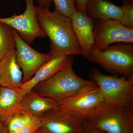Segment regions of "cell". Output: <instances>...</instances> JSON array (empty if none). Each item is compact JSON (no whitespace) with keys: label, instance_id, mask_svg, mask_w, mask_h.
I'll use <instances>...</instances> for the list:
<instances>
[{"label":"cell","instance_id":"obj_1","mask_svg":"<svg viewBox=\"0 0 133 133\" xmlns=\"http://www.w3.org/2000/svg\"><path fill=\"white\" fill-rule=\"evenodd\" d=\"M39 25L50 40L49 54L53 58L60 55H83L72 29L70 18L55 9L35 6Z\"/></svg>","mask_w":133,"mask_h":133},{"label":"cell","instance_id":"obj_2","mask_svg":"<svg viewBox=\"0 0 133 133\" xmlns=\"http://www.w3.org/2000/svg\"><path fill=\"white\" fill-rule=\"evenodd\" d=\"M74 61L73 55L69 56L61 70L38 83L32 90L42 97L58 100L98 87L95 82L81 78L75 73L72 68Z\"/></svg>","mask_w":133,"mask_h":133},{"label":"cell","instance_id":"obj_3","mask_svg":"<svg viewBox=\"0 0 133 133\" xmlns=\"http://www.w3.org/2000/svg\"><path fill=\"white\" fill-rule=\"evenodd\" d=\"M103 70L116 76H133V44L116 43L99 50L96 49L87 57Z\"/></svg>","mask_w":133,"mask_h":133},{"label":"cell","instance_id":"obj_4","mask_svg":"<svg viewBox=\"0 0 133 133\" xmlns=\"http://www.w3.org/2000/svg\"><path fill=\"white\" fill-rule=\"evenodd\" d=\"M89 77L99 88L104 104L133 106V76L127 77L105 75L94 67L90 70Z\"/></svg>","mask_w":133,"mask_h":133},{"label":"cell","instance_id":"obj_5","mask_svg":"<svg viewBox=\"0 0 133 133\" xmlns=\"http://www.w3.org/2000/svg\"><path fill=\"white\" fill-rule=\"evenodd\" d=\"M85 120L107 133H133V106L104 103Z\"/></svg>","mask_w":133,"mask_h":133},{"label":"cell","instance_id":"obj_6","mask_svg":"<svg viewBox=\"0 0 133 133\" xmlns=\"http://www.w3.org/2000/svg\"><path fill=\"white\" fill-rule=\"evenodd\" d=\"M25 1L26 9L23 14L0 18V22L11 27L22 40L30 45L37 37L45 38L47 36L38 23L34 5L36 0Z\"/></svg>","mask_w":133,"mask_h":133},{"label":"cell","instance_id":"obj_7","mask_svg":"<svg viewBox=\"0 0 133 133\" xmlns=\"http://www.w3.org/2000/svg\"><path fill=\"white\" fill-rule=\"evenodd\" d=\"M56 101L58 109L83 120L86 119L104 103L102 93L98 87Z\"/></svg>","mask_w":133,"mask_h":133},{"label":"cell","instance_id":"obj_8","mask_svg":"<svg viewBox=\"0 0 133 133\" xmlns=\"http://www.w3.org/2000/svg\"><path fill=\"white\" fill-rule=\"evenodd\" d=\"M93 35L96 48L99 50L115 43H133V29L116 20H94Z\"/></svg>","mask_w":133,"mask_h":133},{"label":"cell","instance_id":"obj_9","mask_svg":"<svg viewBox=\"0 0 133 133\" xmlns=\"http://www.w3.org/2000/svg\"><path fill=\"white\" fill-rule=\"evenodd\" d=\"M16 59L23 73L22 84L30 80L39 69L52 57L49 53H42L31 48L14 30Z\"/></svg>","mask_w":133,"mask_h":133},{"label":"cell","instance_id":"obj_10","mask_svg":"<svg viewBox=\"0 0 133 133\" xmlns=\"http://www.w3.org/2000/svg\"><path fill=\"white\" fill-rule=\"evenodd\" d=\"M46 133H83V120L60 110L50 109L39 117Z\"/></svg>","mask_w":133,"mask_h":133},{"label":"cell","instance_id":"obj_11","mask_svg":"<svg viewBox=\"0 0 133 133\" xmlns=\"http://www.w3.org/2000/svg\"><path fill=\"white\" fill-rule=\"evenodd\" d=\"M56 100L38 95L31 90L23 97L19 104L9 113L5 122L10 116L17 113L39 118L45 112L57 108Z\"/></svg>","mask_w":133,"mask_h":133},{"label":"cell","instance_id":"obj_12","mask_svg":"<svg viewBox=\"0 0 133 133\" xmlns=\"http://www.w3.org/2000/svg\"><path fill=\"white\" fill-rule=\"evenodd\" d=\"M72 29L77 41L87 58L97 49L93 35L94 20L83 12L76 11L70 17Z\"/></svg>","mask_w":133,"mask_h":133},{"label":"cell","instance_id":"obj_13","mask_svg":"<svg viewBox=\"0 0 133 133\" xmlns=\"http://www.w3.org/2000/svg\"><path fill=\"white\" fill-rule=\"evenodd\" d=\"M23 73L17 63L15 49L0 62V86L20 91Z\"/></svg>","mask_w":133,"mask_h":133},{"label":"cell","instance_id":"obj_14","mask_svg":"<svg viewBox=\"0 0 133 133\" xmlns=\"http://www.w3.org/2000/svg\"><path fill=\"white\" fill-rule=\"evenodd\" d=\"M69 56L60 55L52 58L41 66L32 78L22 84L20 92L22 97L31 91L38 83L45 81L54 76L63 68Z\"/></svg>","mask_w":133,"mask_h":133},{"label":"cell","instance_id":"obj_15","mask_svg":"<svg viewBox=\"0 0 133 133\" xmlns=\"http://www.w3.org/2000/svg\"><path fill=\"white\" fill-rule=\"evenodd\" d=\"M86 14L93 20H115L122 22L123 13L121 6L107 0H87Z\"/></svg>","mask_w":133,"mask_h":133},{"label":"cell","instance_id":"obj_16","mask_svg":"<svg viewBox=\"0 0 133 133\" xmlns=\"http://www.w3.org/2000/svg\"><path fill=\"white\" fill-rule=\"evenodd\" d=\"M22 98L19 90L0 86V116L4 122L9 113L19 104Z\"/></svg>","mask_w":133,"mask_h":133},{"label":"cell","instance_id":"obj_17","mask_svg":"<svg viewBox=\"0 0 133 133\" xmlns=\"http://www.w3.org/2000/svg\"><path fill=\"white\" fill-rule=\"evenodd\" d=\"M15 49L14 30L8 24L0 22V62Z\"/></svg>","mask_w":133,"mask_h":133},{"label":"cell","instance_id":"obj_18","mask_svg":"<svg viewBox=\"0 0 133 133\" xmlns=\"http://www.w3.org/2000/svg\"><path fill=\"white\" fill-rule=\"evenodd\" d=\"M36 117L26 115L17 113L13 115L5 122L8 133L14 132L19 131L29 124Z\"/></svg>","mask_w":133,"mask_h":133},{"label":"cell","instance_id":"obj_19","mask_svg":"<svg viewBox=\"0 0 133 133\" xmlns=\"http://www.w3.org/2000/svg\"><path fill=\"white\" fill-rule=\"evenodd\" d=\"M55 3V10L64 16L70 18L77 11L75 0H52Z\"/></svg>","mask_w":133,"mask_h":133},{"label":"cell","instance_id":"obj_20","mask_svg":"<svg viewBox=\"0 0 133 133\" xmlns=\"http://www.w3.org/2000/svg\"><path fill=\"white\" fill-rule=\"evenodd\" d=\"M121 7L123 15L121 23L133 29V0H122Z\"/></svg>","mask_w":133,"mask_h":133},{"label":"cell","instance_id":"obj_21","mask_svg":"<svg viewBox=\"0 0 133 133\" xmlns=\"http://www.w3.org/2000/svg\"><path fill=\"white\" fill-rule=\"evenodd\" d=\"M41 127L40 119L38 117H36L29 124L19 131L14 132L8 133H35Z\"/></svg>","mask_w":133,"mask_h":133},{"label":"cell","instance_id":"obj_22","mask_svg":"<svg viewBox=\"0 0 133 133\" xmlns=\"http://www.w3.org/2000/svg\"><path fill=\"white\" fill-rule=\"evenodd\" d=\"M83 133H107L90 124L85 120H83Z\"/></svg>","mask_w":133,"mask_h":133},{"label":"cell","instance_id":"obj_23","mask_svg":"<svg viewBox=\"0 0 133 133\" xmlns=\"http://www.w3.org/2000/svg\"><path fill=\"white\" fill-rule=\"evenodd\" d=\"M87 0H75V6L77 11L86 14V6Z\"/></svg>","mask_w":133,"mask_h":133},{"label":"cell","instance_id":"obj_24","mask_svg":"<svg viewBox=\"0 0 133 133\" xmlns=\"http://www.w3.org/2000/svg\"><path fill=\"white\" fill-rule=\"evenodd\" d=\"M37 4L40 6H43L49 8L51 6L52 0H37Z\"/></svg>","mask_w":133,"mask_h":133},{"label":"cell","instance_id":"obj_25","mask_svg":"<svg viewBox=\"0 0 133 133\" xmlns=\"http://www.w3.org/2000/svg\"><path fill=\"white\" fill-rule=\"evenodd\" d=\"M0 133H8L6 127L5 122L0 116Z\"/></svg>","mask_w":133,"mask_h":133},{"label":"cell","instance_id":"obj_26","mask_svg":"<svg viewBox=\"0 0 133 133\" xmlns=\"http://www.w3.org/2000/svg\"><path fill=\"white\" fill-rule=\"evenodd\" d=\"M35 133H46L42 129L40 128Z\"/></svg>","mask_w":133,"mask_h":133}]
</instances>
